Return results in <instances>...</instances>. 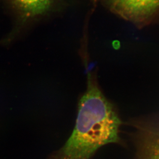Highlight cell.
<instances>
[{"label": "cell", "instance_id": "cell-1", "mask_svg": "<svg viewBox=\"0 0 159 159\" xmlns=\"http://www.w3.org/2000/svg\"><path fill=\"white\" fill-rule=\"evenodd\" d=\"M121 125L115 108L104 95L96 78L89 74L74 130L63 147L48 159H90L102 146L121 143Z\"/></svg>", "mask_w": 159, "mask_h": 159}, {"label": "cell", "instance_id": "cell-3", "mask_svg": "<svg viewBox=\"0 0 159 159\" xmlns=\"http://www.w3.org/2000/svg\"><path fill=\"white\" fill-rule=\"evenodd\" d=\"M135 146L133 159H159V116L130 122Z\"/></svg>", "mask_w": 159, "mask_h": 159}, {"label": "cell", "instance_id": "cell-2", "mask_svg": "<svg viewBox=\"0 0 159 159\" xmlns=\"http://www.w3.org/2000/svg\"><path fill=\"white\" fill-rule=\"evenodd\" d=\"M112 12L138 28L159 23V0H105Z\"/></svg>", "mask_w": 159, "mask_h": 159}, {"label": "cell", "instance_id": "cell-4", "mask_svg": "<svg viewBox=\"0 0 159 159\" xmlns=\"http://www.w3.org/2000/svg\"><path fill=\"white\" fill-rule=\"evenodd\" d=\"M21 21L45 15L54 6L55 0H5Z\"/></svg>", "mask_w": 159, "mask_h": 159}]
</instances>
